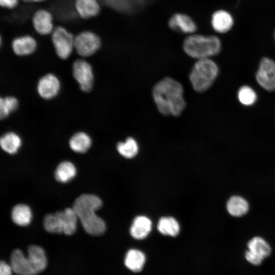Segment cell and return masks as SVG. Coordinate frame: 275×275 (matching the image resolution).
Returning a JSON list of instances; mask_svg holds the SVG:
<instances>
[{
  "mask_svg": "<svg viewBox=\"0 0 275 275\" xmlns=\"http://www.w3.org/2000/svg\"><path fill=\"white\" fill-rule=\"evenodd\" d=\"M152 94L157 109L163 115L178 117L186 106L182 85L172 77H166L158 81Z\"/></svg>",
  "mask_w": 275,
  "mask_h": 275,
  "instance_id": "6da1fadb",
  "label": "cell"
},
{
  "mask_svg": "<svg viewBox=\"0 0 275 275\" xmlns=\"http://www.w3.org/2000/svg\"><path fill=\"white\" fill-rule=\"evenodd\" d=\"M102 204L98 197L92 194L82 195L73 203V208L83 228L90 235H100L105 231L104 221L95 213V211L101 207Z\"/></svg>",
  "mask_w": 275,
  "mask_h": 275,
  "instance_id": "7a4b0ae2",
  "label": "cell"
},
{
  "mask_svg": "<svg viewBox=\"0 0 275 275\" xmlns=\"http://www.w3.org/2000/svg\"><path fill=\"white\" fill-rule=\"evenodd\" d=\"M221 47V41L217 36L196 33L187 35L182 43L184 52L197 60L210 58L217 54Z\"/></svg>",
  "mask_w": 275,
  "mask_h": 275,
  "instance_id": "3957f363",
  "label": "cell"
},
{
  "mask_svg": "<svg viewBox=\"0 0 275 275\" xmlns=\"http://www.w3.org/2000/svg\"><path fill=\"white\" fill-rule=\"evenodd\" d=\"M218 73L216 64L210 58L197 60L189 72V79L196 91L204 92L212 86Z\"/></svg>",
  "mask_w": 275,
  "mask_h": 275,
  "instance_id": "277c9868",
  "label": "cell"
},
{
  "mask_svg": "<svg viewBox=\"0 0 275 275\" xmlns=\"http://www.w3.org/2000/svg\"><path fill=\"white\" fill-rule=\"evenodd\" d=\"M51 41L58 56L67 59L74 49V36L62 26L55 27L51 34Z\"/></svg>",
  "mask_w": 275,
  "mask_h": 275,
  "instance_id": "5b68a950",
  "label": "cell"
},
{
  "mask_svg": "<svg viewBox=\"0 0 275 275\" xmlns=\"http://www.w3.org/2000/svg\"><path fill=\"white\" fill-rule=\"evenodd\" d=\"M101 46L100 37L91 31H84L74 37V49L79 56L87 57L94 54Z\"/></svg>",
  "mask_w": 275,
  "mask_h": 275,
  "instance_id": "8992f818",
  "label": "cell"
},
{
  "mask_svg": "<svg viewBox=\"0 0 275 275\" xmlns=\"http://www.w3.org/2000/svg\"><path fill=\"white\" fill-rule=\"evenodd\" d=\"M248 251L245 254L246 260L253 265H259L271 253L269 244L260 237H255L248 243Z\"/></svg>",
  "mask_w": 275,
  "mask_h": 275,
  "instance_id": "52a82bcc",
  "label": "cell"
},
{
  "mask_svg": "<svg viewBox=\"0 0 275 275\" xmlns=\"http://www.w3.org/2000/svg\"><path fill=\"white\" fill-rule=\"evenodd\" d=\"M256 77L263 89L268 91H275V61L269 58H263Z\"/></svg>",
  "mask_w": 275,
  "mask_h": 275,
  "instance_id": "ba28073f",
  "label": "cell"
},
{
  "mask_svg": "<svg viewBox=\"0 0 275 275\" xmlns=\"http://www.w3.org/2000/svg\"><path fill=\"white\" fill-rule=\"evenodd\" d=\"M73 75L81 90L88 92L92 88L94 76L91 65L84 60H77L73 65Z\"/></svg>",
  "mask_w": 275,
  "mask_h": 275,
  "instance_id": "9c48e42d",
  "label": "cell"
},
{
  "mask_svg": "<svg viewBox=\"0 0 275 275\" xmlns=\"http://www.w3.org/2000/svg\"><path fill=\"white\" fill-rule=\"evenodd\" d=\"M168 25L171 30L187 35L196 33L198 29L196 22L191 16L180 12L174 13L170 17Z\"/></svg>",
  "mask_w": 275,
  "mask_h": 275,
  "instance_id": "30bf717a",
  "label": "cell"
},
{
  "mask_svg": "<svg viewBox=\"0 0 275 275\" xmlns=\"http://www.w3.org/2000/svg\"><path fill=\"white\" fill-rule=\"evenodd\" d=\"M53 21L51 12L44 9L36 10L32 19L34 29L37 33L42 36L51 34L54 29Z\"/></svg>",
  "mask_w": 275,
  "mask_h": 275,
  "instance_id": "8fae6325",
  "label": "cell"
},
{
  "mask_svg": "<svg viewBox=\"0 0 275 275\" xmlns=\"http://www.w3.org/2000/svg\"><path fill=\"white\" fill-rule=\"evenodd\" d=\"M13 272L17 275H37L38 272L28 258L19 249L15 250L10 258Z\"/></svg>",
  "mask_w": 275,
  "mask_h": 275,
  "instance_id": "7c38bea8",
  "label": "cell"
},
{
  "mask_svg": "<svg viewBox=\"0 0 275 275\" xmlns=\"http://www.w3.org/2000/svg\"><path fill=\"white\" fill-rule=\"evenodd\" d=\"M60 89V82L57 76L47 74L41 77L37 85V91L39 95L45 99L55 97Z\"/></svg>",
  "mask_w": 275,
  "mask_h": 275,
  "instance_id": "4fadbf2b",
  "label": "cell"
},
{
  "mask_svg": "<svg viewBox=\"0 0 275 275\" xmlns=\"http://www.w3.org/2000/svg\"><path fill=\"white\" fill-rule=\"evenodd\" d=\"M211 25L216 33L225 34L232 28L234 19L232 15L225 10H218L213 13L211 17Z\"/></svg>",
  "mask_w": 275,
  "mask_h": 275,
  "instance_id": "5bb4252c",
  "label": "cell"
},
{
  "mask_svg": "<svg viewBox=\"0 0 275 275\" xmlns=\"http://www.w3.org/2000/svg\"><path fill=\"white\" fill-rule=\"evenodd\" d=\"M11 45L15 54L18 56H26L33 53L36 50L37 43L33 37L25 35L15 38Z\"/></svg>",
  "mask_w": 275,
  "mask_h": 275,
  "instance_id": "9a60e30c",
  "label": "cell"
},
{
  "mask_svg": "<svg viewBox=\"0 0 275 275\" xmlns=\"http://www.w3.org/2000/svg\"><path fill=\"white\" fill-rule=\"evenodd\" d=\"M74 7L79 16L84 19L95 17L100 12L98 0H75Z\"/></svg>",
  "mask_w": 275,
  "mask_h": 275,
  "instance_id": "2e32d148",
  "label": "cell"
},
{
  "mask_svg": "<svg viewBox=\"0 0 275 275\" xmlns=\"http://www.w3.org/2000/svg\"><path fill=\"white\" fill-rule=\"evenodd\" d=\"M56 213L60 219L62 233L67 235L73 234L76 230L78 218L73 208H67L64 211Z\"/></svg>",
  "mask_w": 275,
  "mask_h": 275,
  "instance_id": "e0dca14e",
  "label": "cell"
},
{
  "mask_svg": "<svg viewBox=\"0 0 275 275\" xmlns=\"http://www.w3.org/2000/svg\"><path fill=\"white\" fill-rule=\"evenodd\" d=\"M152 228L150 219L145 216L136 217L130 229V233L132 237L136 239H142L146 237Z\"/></svg>",
  "mask_w": 275,
  "mask_h": 275,
  "instance_id": "ac0fdd59",
  "label": "cell"
},
{
  "mask_svg": "<svg viewBox=\"0 0 275 275\" xmlns=\"http://www.w3.org/2000/svg\"><path fill=\"white\" fill-rule=\"evenodd\" d=\"M28 257L38 273L43 271L47 264L44 250L39 246L31 245L28 248Z\"/></svg>",
  "mask_w": 275,
  "mask_h": 275,
  "instance_id": "d6986e66",
  "label": "cell"
},
{
  "mask_svg": "<svg viewBox=\"0 0 275 275\" xmlns=\"http://www.w3.org/2000/svg\"><path fill=\"white\" fill-rule=\"evenodd\" d=\"M11 217L13 222L16 225L25 226L31 222L32 213L30 208L28 205L19 204L13 207Z\"/></svg>",
  "mask_w": 275,
  "mask_h": 275,
  "instance_id": "ffe728a7",
  "label": "cell"
},
{
  "mask_svg": "<svg viewBox=\"0 0 275 275\" xmlns=\"http://www.w3.org/2000/svg\"><path fill=\"white\" fill-rule=\"evenodd\" d=\"M249 208L248 202L241 197L234 196L228 201L226 208L228 213L234 216H241L245 214Z\"/></svg>",
  "mask_w": 275,
  "mask_h": 275,
  "instance_id": "44dd1931",
  "label": "cell"
},
{
  "mask_svg": "<svg viewBox=\"0 0 275 275\" xmlns=\"http://www.w3.org/2000/svg\"><path fill=\"white\" fill-rule=\"evenodd\" d=\"M145 262V256L141 251L131 249L127 253L124 263L125 266L134 272L141 271Z\"/></svg>",
  "mask_w": 275,
  "mask_h": 275,
  "instance_id": "7402d4cb",
  "label": "cell"
},
{
  "mask_svg": "<svg viewBox=\"0 0 275 275\" xmlns=\"http://www.w3.org/2000/svg\"><path fill=\"white\" fill-rule=\"evenodd\" d=\"M76 174L74 165L68 161L61 162L57 167L54 177L60 182L66 183L72 179Z\"/></svg>",
  "mask_w": 275,
  "mask_h": 275,
  "instance_id": "603a6c76",
  "label": "cell"
},
{
  "mask_svg": "<svg viewBox=\"0 0 275 275\" xmlns=\"http://www.w3.org/2000/svg\"><path fill=\"white\" fill-rule=\"evenodd\" d=\"M2 149L8 153H16L21 145V140L16 133L10 132L3 135L0 140Z\"/></svg>",
  "mask_w": 275,
  "mask_h": 275,
  "instance_id": "cb8c5ba5",
  "label": "cell"
},
{
  "mask_svg": "<svg viewBox=\"0 0 275 275\" xmlns=\"http://www.w3.org/2000/svg\"><path fill=\"white\" fill-rule=\"evenodd\" d=\"M91 139L86 133L78 132L74 134L69 141L70 148L77 153H85L91 147Z\"/></svg>",
  "mask_w": 275,
  "mask_h": 275,
  "instance_id": "d4e9b609",
  "label": "cell"
},
{
  "mask_svg": "<svg viewBox=\"0 0 275 275\" xmlns=\"http://www.w3.org/2000/svg\"><path fill=\"white\" fill-rule=\"evenodd\" d=\"M157 229L162 234L171 236H177L180 231L178 222L172 217H162L159 220Z\"/></svg>",
  "mask_w": 275,
  "mask_h": 275,
  "instance_id": "484cf974",
  "label": "cell"
},
{
  "mask_svg": "<svg viewBox=\"0 0 275 275\" xmlns=\"http://www.w3.org/2000/svg\"><path fill=\"white\" fill-rule=\"evenodd\" d=\"M117 149L118 152L123 157L131 158L138 154L139 145L134 138L128 137L124 142L118 143Z\"/></svg>",
  "mask_w": 275,
  "mask_h": 275,
  "instance_id": "4316f807",
  "label": "cell"
},
{
  "mask_svg": "<svg viewBox=\"0 0 275 275\" xmlns=\"http://www.w3.org/2000/svg\"><path fill=\"white\" fill-rule=\"evenodd\" d=\"M18 102L17 99L12 96L1 98L0 100V118H6L12 112L16 109Z\"/></svg>",
  "mask_w": 275,
  "mask_h": 275,
  "instance_id": "83f0119b",
  "label": "cell"
},
{
  "mask_svg": "<svg viewBox=\"0 0 275 275\" xmlns=\"http://www.w3.org/2000/svg\"><path fill=\"white\" fill-rule=\"evenodd\" d=\"M44 226L45 230L48 232L62 233L61 221L56 213L46 215L44 219Z\"/></svg>",
  "mask_w": 275,
  "mask_h": 275,
  "instance_id": "f1b7e54d",
  "label": "cell"
},
{
  "mask_svg": "<svg viewBox=\"0 0 275 275\" xmlns=\"http://www.w3.org/2000/svg\"><path fill=\"white\" fill-rule=\"evenodd\" d=\"M238 97L239 101L245 105H252L257 99L255 91L251 87L246 86L240 88L238 92Z\"/></svg>",
  "mask_w": 275,
  "mask_h": 275,
  "instance_id": "f546056e",
  "label": "cell"
},
{
  "mask_svg": "<svg viewBox=\"0 0 275 275\" xmlns=\"http://www.w3.org/2000/svg\"><path fill=\"white\" fill-rule=\"evenodd\" d=\"M13 272L11 265L8 264L5 261H1L0 275H12Z\"/></svg>",
  "mask_w": 275,
  "mask_h": 275,
  "instance_id": "4dcf8cb0",
  "label": "cell"
},
{
  "mask_svg": "<svg viewBox=\"0 0 275 275\" xmlns=\"http://www.w3.org/2000/svg\"><path fill=\"white\" fill-rule=\"evenodd\" d=\"M19 3V0H0V5L4 8L13 9L15 8Z\"/></svg>",
  "mask_w": 275,
  "mask_h": 275,
  "instance_id": "1f68e13d",
  "label": "cell"
},
{
  "mask_svg": "<svg viewBox=\"0 0 275 275\" xmlns=\"http://www.w3.org/2000/svg\"><path fill=\"white\" fill-rule=\"evenodd\" d=\"M23 2L27 3H41L48 0H22Z\"/></svg>",
  "mask_w": 275,
  "mask_h": 275,
  "instance_id": "d6a6232c",
  "label": "cell"
},
{
  "mask_svg": "<svg viewBox=\"0 0 275 275\" xmlns=\"http://www.w3.org/2000/svg\"><path fill=\"white\" fill-rule=\"evenodd\" d=\"M274 39H275V31H274Z\"/></svg>",
  "mask_w": 275,
  "mask_h": 275,
  "instance_id": "836d02e7",
  "label": "cell"
}]
</instances>
